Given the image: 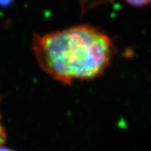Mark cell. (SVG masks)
I'll list each match as a JSON object with an SVG mask.
<instances>
[{"mask_svg":"<svg viewBox=\"0 0 151 151\" xmlns=\"http://www.w3.org/2000/svg\"><path fill=\"white\" fill-rule=\"evenodd\" d=\"M32 50L40 67L55 81L67 85L99 77L114 55L110 37L89 24L35 35Z\"/></svg>","mask_w":151,"mask_h":151,"instance_id":"cell-1","label":"cell"},{"mask_svg":"<svg viewBox=\"0 0 151 151\" xmlns=\"http://www.w3.org/2000/svg\"><path fill=\"white\" fill-rule=\"evenodd\" d=\"M0 151H14L13 150H10V149H9V148H6V147H3V146H1L0 147Z\"/></svg>","mask_w":151,"mask_h":151,"instance_id":"cell-4","label":"cell"},{"mask_svg":"<svg viewBox=\"0 0 151 151\" xmlns=\"http://www.w3.org/2000/svg\"><path fill=\"white\" fill-rule=\"evenodd\" d=\"M131 5L140 7V6L147 5L151 3V0H126Z\"/></svg>","mask_w":151,"mask_h":151,"instance_id":"cell-3","label":"cell"},{"mask_svg":"<svg viewBox=\"0 0 151 151\" xmlns=\"http://www.w3.org/2000/svg\"><path fill=\"white\" fill-rule=\"evenodd\" d=\"M6 139H7V134H6L5 128L2 124V118L0 113V147L3 146V145L5 143Z\"/></svg>","mask_w":151,"mask_h":151,"instance_id":"cell-2","label":"cell"}]
</instances>
